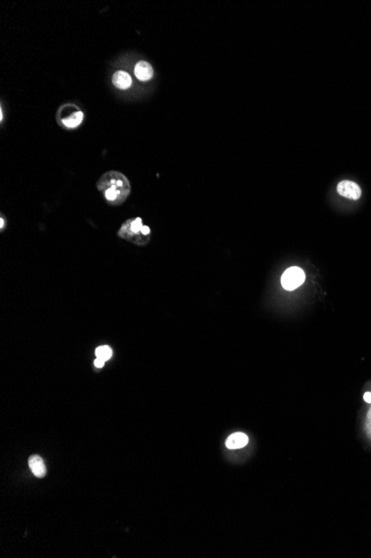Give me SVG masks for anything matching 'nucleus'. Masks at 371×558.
I'll return each mask as SVG.
<instances>
[{
  "mask_svg": "<svg viewBox=\"0 0 371 558\" xmlns=\"http://www.w3.org/2000/svg\"><path fill=\"white\" fill-rule=\"evenodd\" d=\"M97 189L105 201L113 206L124 204L131 193V185L126 175L118 171H108L100 176Z\"/></svg>",
  "mask_w": 371,
  "mask_h": 558,
  "instance_id": "1",
  "label": "nucleus"
},
{
  "mask_svg": "<svg viewBox=\"0 0 371 558\" xmlns=\"http://www.w3.org/2000/svg\"><path fill=\"white\" fill-rule=\"evenodd\" d=\"M248 441L249 439L247 437V435L242 433H236V434H232L230 437L226 440V446L228 449H231V450L240 449L247 446Z\"/></svg>",
  "mask_w": 371,
  "mask_h": 558,
  "instance_id": "8",
  "label": "nucleus"
},
{
  "mask_svg": "<svg viewBox=\"0 0 371 558\" xmlns=\"http://www.w3.org/2000/svg\"><path fill=\"white\" fill-rule=\"evenodd\" d=\"M304 281V272L300 267L292 266L283 273L281 277L282 287L288 291H292L300 287Z\"/></svg>",
  "mask_w": 371,
  "mask_h": 558,
  "instance_id": "4",
  "label": "nucleus"
},
{
  "mask_svg": "<svg viewBox=\"0 0 371 558\" xmlns=\"http://www.w3.org/2000/svg\"><path fill=\"white\" fill-rule=\"evenodd\" d=\"M84 113L77 105L67 103L60 106L57 111V123L66 129H74L83 123Z\"/></svg>",
  "mask_w": 371,
  "mask_h": 558,
  "instance_id": "3",
  "label": "nucleus"
},
{
  "mask_svg": "<svg viewBox=\"0 0 371 558\" xmlns=\"http://www.w3.org/2000/svg\"><path fill=\"white\" fill-rule=\"evenodd\" d=\"M5 226H6V225H5V216L2 214V215H0V230L4 231Z\"/></svg>",
  "mask_w": 371,
  "mask_h": 558,
  "instance_id": "12",
  "label": "nucleus"
},
{
  "mask_svg": "<svg viewBox=\"0 0 371 558\" xmlns=\"http://www.w3.org/2000/svg\"><path fill=\"white\" fill-rule=\"evenodd\" d=\"M105 362H106V361H104V360H101V359L96 358V360H95L94 364H95V367H96V368L101 369V368H103V367L105 366Z\"/></svg>",
  "mask_w": 371,
  "mask_h": 558,
  "instance_id": "11",
  "label": "nucleus"
},
{
  "mask_svg": "<svg viewBox=\"0 0 371 558\" xmlns=\"http://www.w3.org/2000/svg\"><path fill=\"white\" fill-rule=\"evenodd\" d=\"M117 235L137 246H146L150 242L151 230L148 225L142 223L141 217H136L123 223Z\"/></svg>",
  "mask_w": 371,
  "mask_h": 558,
  "instance_id": "2",
  "label": "nucleus"
},
{
  "mask_svg": "<svg viewBox=\"0 0 371 558\" xmlns=\"http://www.w3.org/2000/svg\"><path fill=\"white\" fill-rule=\"evenodd\" d=\"M113 84L119 89H127L133 85V78L127 72L118 70L113 75Z\"/></svg>",
  "mask_w": 371,
  "mask_h": 558,
  "instance_id": "7",
  "label": "nucleus"
},
{
  "mask_svg": "<svg viewBox=\"0 0 371 558\" xmlns=\"http://www.w3.org/2000/svg\"><path fill=\"white\" fill-rule=\"evenodd\" d=\"M337 192L340 195L349 200H359L361 196V189L352 181H341L337 186Z\"/></svg>",
  "mask_w": 371,
  "mask_h": 558,
  "instance_id": "5",
  "label": "nucleus"
},
{
  "mask_svg": "<svg viewBox=\"0 0 371 558\" xmlns=\"http://www.w3.org/2000/svg\"><path fill=\"white\" fill-rule=\"evenodd\" d=\"M29 467H30V470L33 471V474L38 477V478H43L46 475V466L45 463L42 457H39V456L35 455L32 456V457L29 458Z\"/></svg>",
  "mask_w": 371,
  "mask_h": 558,
  "instance_id": "9",
  "label": "nucleus"
},
{
  "mask_svg": "<svg viewBox=\"0 0 371 558\" xmlns=\"http://www.w3.org/2000/svg\"><path fill=\"white\" fill-rule=\"evenodd\" d=\"M363 399H364V401H365V402L371 403V393H370V392H365L364 395H363Z\"/></svg>",
  "mask_w": 371,
  "mask_h": 558,
  "instance_id": "13",
  "label": "nucleus"
},
{
  "mask_svg": "<svg viewBox=\"0 0 371 558\" xmlns=\"http://www.w3.org/2000/svg\"><path fill=\"white\" fill-rule=\"evenodd\" d=\"M135 75L141 82H147V80H150L152 76H154V68H152V66L148 62L140 60V62L137 63L135 67Z\"/></svg>",
  "mask_w": 371,
  "mask_h": 558,
  "instance_id": "6",
  "label": "nucleus"
},
{
  "mask_svg": "<svg viewBox=\"0 0 371 558\" xmlns=\"http://www.w3.org/2000/svg\"><path fill=\"white\" fill-rule=\"evenodd\" d=\"M96 358L104 360V361H108V360L113 357V350L108 346H100L96 349Z\"/></svg>",
  "mask_w": 371,
  "mask_h": 558,
  "instance_id": "10",
  "label": "nucleus"
}]
</instances>
